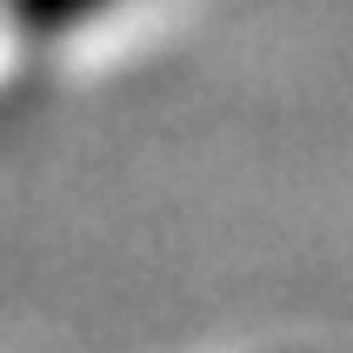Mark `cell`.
<instances>
[{
	"label": "cell",
	"instance_id": "1",
	"mask_svg": "<svg viewBox=\"0 0 353 353\" xmlns=\"http://www.w3.org/2000/svg\"><path fill=\"white\" fill-rule=\"evenodd\" d=\"M114 7H127V0H0L7 27L27 34V40H67V34H80V27L107 20Z\"/></svg>",
	"mask_w": 353,
	"mask_h": 353
}]
</instances>
